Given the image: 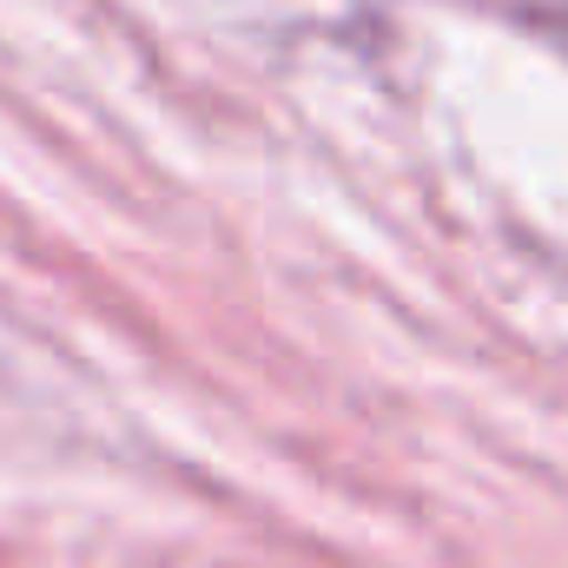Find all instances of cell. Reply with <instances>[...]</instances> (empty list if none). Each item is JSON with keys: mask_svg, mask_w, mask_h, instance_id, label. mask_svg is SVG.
<instances>
[]
</instances>
